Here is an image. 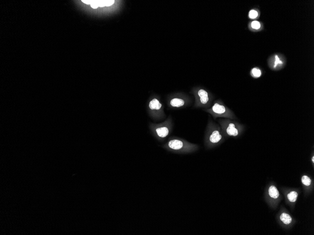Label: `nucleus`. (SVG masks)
Returning <instances> with one entry per match:
<instances>
[{"instance_id": "nucleus-15", "label": "nucleus", "mask_w": 314, "mask_h": 235, "mask_svg": "<svg viewBox=\"0 0 314 235\" xmlns=\"http://www.w3.org/2000/svg\"><path fill=\"white\" fill-rule=\"evenodd\" d=\"M252 27L253 29H259L261 27V24H260V22L257 21H254L251 24Z\"/></svg>"}, {"instance_id": "nucleus-6", "label": "nucleus", "mask_w": 314, "mask_h": 235, "mask_svg": "<svg viewBox=\"0 0 314 235\" xmlns=\"http://www.w3.org/2000/svg\"><path fill=\"white\" fill-rule=\"evenodd\" d=\"M269 193L270 197H271L272 198H275V199L278 198L279 196V191L277 190V188L274 185L271 186L269 187Z\"/></svg>"}, {"instance_id": "nucleus-12", "label": "nucleus", "mask_w": 314, "mask_h": 235, "mask_svg": "<svg viewBox=\"0 0 314 235\" xmlns=\"http://www.w3.org/2000/svg\"><path fill=\"white\" fill-rule=\"evenodd\" d=\"M302 184L306 186H309L311 184V180L307 176H303L301 178Z\"/></svg>"}, {"instance_id": "nucleus-8", "label": "nucleus", "mask_w": 314, "mask_h": 235, "mask_svg": "<svg viewBox=\"0 0 314 235\" xmlns=\"http://www.w3.org/2000/svg\"><path fill=\"white\" fill-rule=\"evenodd\" d=\"M157 134L160 137H165L168 134L169 130L166 127H161L156 129Z\"/></svg>"}, {"instance_id": "nucleus-17", "label": "nucleus", "mask_w": 314, "mask_h": 235, "mask_svg": "<svg viewBox=\"0 0 314 235\" xmlns=\"http://www.w3.org/2000/svg\"><path fill=\"white\" fill-rule=\"evenodd\" d=\"M312 162H313V163H314V156H313V157H312Z\"/></svg>"}, {"instance_id": "nucleus-13", "label": "nucleus", "mask_w": 314, "mask_h": 235, "mask_svg": "<svg viewBox=\"0 0 314 235\" xmlns=\"http://www.w3.org/2000/svg\"><path fill=\"white\" fill-rule=\"evenodd\" d=\"M253 74L255 77H257V78H259L260 77L261 75V72L260 70L259 69H256V68H254L253 69L252 71Z\"/></svg>"}, {"instance_id": "nucleus-3", "label": "nucleus", "mask_w": 314, "mask_h": 235, "mask_svg": "<svg viewBox=\"0 0 314 235\" xmlns=\"http://www.w3.org/2000/svg\"><path fill=\"white\" fill-rule=\"evenodd\" d=\"M227 133L230 136H237L239 134L238 129L235 128V124L230 123L227 128Z\"/></svg>"}, {"instance_id": "nucleus-4", "label": "nucleus", "mask_w": 314, "mask_h": 235, "mask_svg": "<svg viewBox=\"0 0 314 235\" xmlns=\"http://www.w3.org/2000/svg\"><path fill=\"white\" fill-rule=\"evenodd\" d=\"M222 135L220 134L219 131H215L212 132L210 137V141L212 143H216L222 139Z\"/></svg>"}, {"instance_id": "nucleus-5", "label": "nucleus", "mask_w": 314, "mask_h": 235, "mask_svg": "<svg viewBox=\"0 0 314 235\" xmlns=\"http://www.w3.org/2000/svg\"><path fill=\"white\" fill-rule=\"evenodd\" d=\"M212 111L218 114H222L224 113L226 111V108L224 106L220 105L218 103H215L212 108Z\"/></svg>"}, {"instance_id": "nucleus-14", "label": "nucleus", "mask_w": 314, "mask_h": 235, "mask_svg": "<svg viewBox=\"0 0 314 235\" xmlns=\"http://www.w3.org/2000/svg\"><path fill=\"white\" fill-rule=\"evenodd\" d=\"M258 15V12L255 10H252V11H250L249 12V14L250 18L252 19H255L256 17H257Z\"/></svg>"}, {"instance_id": "nucleus-1", "label": "nucleus", "mask_w": 314, "mask_h": 235, "mask_svg": "<svg viewBox=\"0 0 314 235\" xmlns=\"http://www.w3.org/2000/svg\"><path fill=\"white\" fill-rule=\"evenodd\" d=\"M169 147L174 150L180 149L183 146V143L179 140L174 139L169 141L168 143Z\"/></svg>"}, {"instance_id": "nucleus-16", "label": "nucleus", "mask_w": 314, "mask_h": 235, "mask_svg": "<svg viewBox=\"0 0 314 235\" xmlns=\"http://www.w3.org/2000/svg\"><path fill=\"white\" fill-rule=\"evenodd\" d=\"M275 58H276V60H275V65L274 66V67L276 68V66H277V65L279 64H282L283 62L282 61H280L279 58V56L276 55L275 56Z\"/></svg>"}, {"instance_id": "nucleus-9", "label": "nucleus", "mask_w": 314, "mask_h": 235, "mask_svg": "<svg viewBox=\"0 0 314 235\" xmlns=\"http://www.w3.org/2000/svg\"><path fill=\"white\" fill-rule=\"evenodd\" d=\"M280 219L281 221L285 224H289L292 221V219L290 215L285 213H283L281 214V215H280Z\"/></svg>"}, {"instance_id": "nucleus-11", "label": "nucleus", "mask_w": 314, "mask_h": 235, "mask_svg": "<svg viewBox=\"0 0 314 235\" xmlns=\"http://www.w3.org/2000/svg\"><path fill=\"white\" fill-rule=\"evenodd\" d=\"M288 198L290 202H295L298 197V193L295 191L291 192L287 195Z\"/></svg>"}, {"instance_id": "nucleus-7", "label": "nucleus", "mask_w": 314, "mask_h": 235, "mask_svg": "<svg viewBox=\"0 0 314 235\" xmlns=\"http://www.w3.org/2000/svg\"><path fill=\"white\" fill-rule=\"evenodd\" d=\"M162 105L159 101L156 99H154L150 101L149 103L150 108L151 110H160L161 108Z\"/></svg>"}, {"instance_id": "nucleus-10", "label": "nucleus", "mask_w": 314, "mask_h": 235, "mask_svg": "<svg viewBox=\"0 0 314 235\" xmlns=\"http://www.w3.org/2000/svg\"><path fill=\"white\" fill-rule=\"evenodd\" d=\"M170 104L172 106L174 107H180L184 106V101L183 100L178 98H174L171 100Z\"/></svg>"}, {"instance_id": "nucleus-2", "label": "nucleus", "mask_w": 314, "mask_h": 235, "mask_svg": "<svg viewBox=\"0 0 314 235\" xmlns=\"http://www.w3.org/2000/svg\"><path fill=\"white\" fill-rule=\"evenodd\" d=\"M198 95L200 98V102L202 104H206L208 102L209 98L208 96V93L207 92L203 90L200 89L198 92Z\"/></svg>"}]
</instances>
